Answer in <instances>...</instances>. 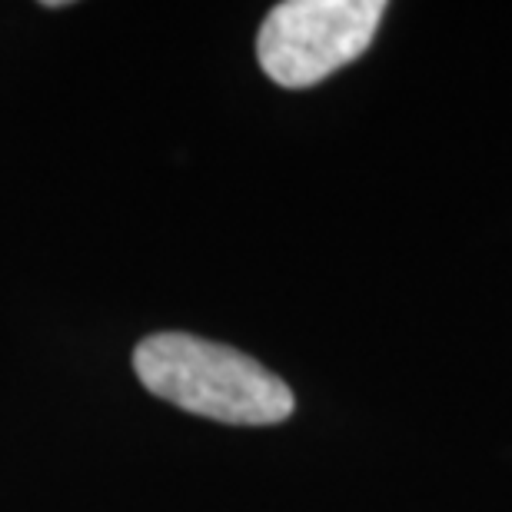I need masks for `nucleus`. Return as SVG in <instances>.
I'll use <instances>...</instances> for the list:
<instances>
[{"label": "nucleus", "instance_id": "1", "mask_svg": "<svg viewBox=\"0 0 512 512\" xmlns=\"http://www.w3.org/2000/svg\"><path fill=\"white\" fill-rule=\"evenodd\" d=\"M147 393L183 413L230 426H273L293 416V389L233 346L190 333H153L133 350Z\"/></svg>", "mask_w": 512, "mask_h": 512}, {"label": "nucleus", "instance_id": "2", "mask_svg": "<svg viewBox=\"0 0 512 512\" xmlns=\"http://www.w3.org/2000/svg\"><path fill=\"white\" fill-rule=\"evenodd\" d=\"M383 0H286L266 14L256 57L263 74L286 90H306L353 64L373 44Z\"/></svg>", "mask_w": 512, "mask_h": 512}]
</instances>
